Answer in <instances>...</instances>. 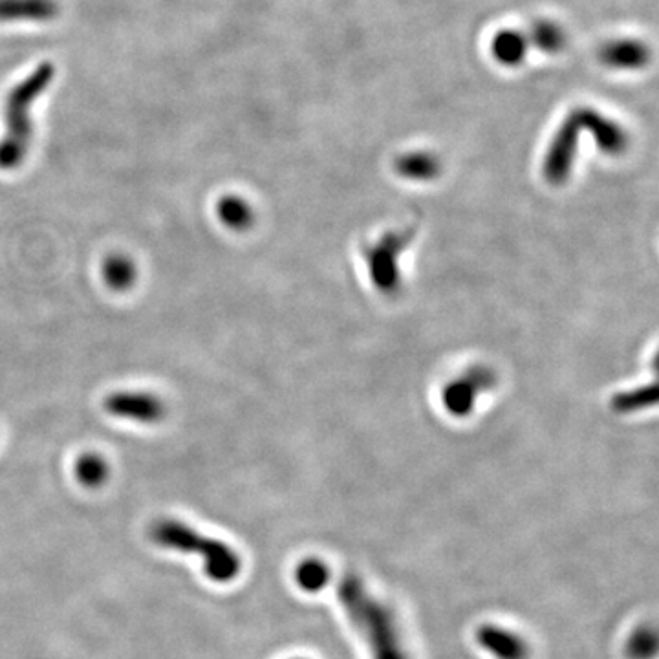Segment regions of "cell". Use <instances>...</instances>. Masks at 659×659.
Segmentation results:
<instances>
[{
	"mask_svg": "<svg viewBox=\"0 0 659 659\" xmlns=\"http://www.w3.org/2000/svg\"><path fill=\"white\" fill-rule=\"evenodd\" d=\"M339 603L367 641L372 659H409L396 616L389 606L368 592L365 583L348 573L337 586Z\"/></svg>",
	"mask_w": 659,
	"mask_h": 659,
	"instance_id": "6da1fadb",
	"label": "cell"
},
{
	"mask_svg": "<svg viewBox=\"0 0 659 659\" xmlns=\"http://www.w3.org/2000/svg\"><path fill=\"white\" fill-rule=\"evenodd\" d=\"M54 77V63L44 61L33 68L30 76L24 77L21 83L11 88L4 107L6 134L0 140L2 171L17 169L26 160L33 140V105L50 88Z\"/></svg>",
	"mask_w": 659,
	"mask_h": 659,
	"instance_id": "7a4b0ae2",
	"label": "cell"
},
{
	"mask_svg": "<svg viewBox=\"0 0 659 659\" xmlns=\"http://www.w3.org/2000/svg\"><path fill=\"white\" fill-rule=\"evenodd\" d=\"M152 539L167 550L196 553L204 561L207 577L217 583L237 579L242 561L226 542L206 537L180 520H160L152 526Z\"/></svg>",
	"mask_w": 659,
	"mask_h": 659,
	"instance_id": "3957f363",
	"label": "cell"
},
{
	"mask_svg": "<svg viewBox=\"0 0 659 659\" xmlns=\"http://www.w3.org/2000/svg\"><path fill=\"white\" fill-rule=\"evenodd\" d=\"M105 409L121 420L156 423L165 416V403L151 392H114L105 401Z\"/></svg>",
	"mask_w": 659,
	"mask_h": 659,
	"instance_id": "277c9868",
	"label": "cell"
},
{
	"mask_svg": "<svg viewBox=\"0 0 659 659\" xmlns=\"http://www.w3.org/2000/svg\"><path fill=\"white\" fill-rule=\"evenodd\" d=\"M476 641L497 659H530V645L519 634L498 625H482L476 630Z\"/></svg>",
	"mask_w": 659,
	"mask_h": 659,
	"instance_id": "5b68a950",
	"label": "cell"
},
{
	"mask_svg": "<svg viewBox=\"0 0 659 659\" xmlns=\"http://www.w3.org/2000/svg\"><path fill=\"white\" fill-rule=\"evenodd\" d=\"M59 13L57 0H0V22H50Z\"/></svg>",
	"mask_w": 659,
	"mask_h": 659,
	"instance_id": "8992f818",
	"label": "cell"
},
{
	"mask_svg": "<svg viewBox=\"0 0 659 659\" xmlns=\"http://www.w3.org/2000/svg\"><path fill=\"white\" fill-rule=\"evenodd\" d=\"M649 55V48L636 39H619L606 43L599 52V59L608 68L638 70L647 65Z\"/></svg>",
	"mask_w": 659,
	"mask_h": 659,
	"instance_id": "52a82bcc",
	"label": "cell"
},
{
	"mask_svg": "<svg viewBox=\"0 0 659 659\" xmlns=\"http://www.w3.org/2000/svg\"><path fill=\"white\" fill-rule=\"evenodd\" d=\"M530 50L526 33L504 30L493 37L491 54L500 65L519 66Z\"/></svg>",
	"mask_w": 659,
	"mask_h": 659,
	"instance_id": "ba28073f",
	"label": "cell"
},
{
	"mask_svg": "<svg viewBox=\"0 0 659 659\" xmlns=\"http://www.w3.org/2000/svg\"><path fill=\"white\" fill-rule=\"evenodd\" d=\"M528 43L535 46L537 50L548 52V54H555L564 48L566 44V33L562 30L561 26L553 24V22L541 21L533 24L530 33L526 35Z\"/></svg>",
	"mask_w": 659,
	"mask_h": 659,
	"instance_id": "9c48e42d",
	"label": "cell"
},
{
	"mask_svg": "<svg viewBox=\"0 0 659 659\" xmlns=\"http://www.w3.org/2000/svg\"><path fill=\"white\" fill-rule=\"evenodd\" d=\"M103 275L110 288L123 292L136 282V264L125 255H112L105 260Z\"/></svg>",
	"mask_w": 659,
	"mask_h": 659,
	"instance_id": "30bf717a",
	"label": "cell"
},
{
	"mask_svg": "<svg viewBox=\"0 0 659 659\" xmlns=\"http://www.w3.org/2000/svg\"><path fill=\"white\" fill-rule=\"evenodd\" d=\"M295 579L304 592L315 594V592L323 590L330 581V570L325 562L319 561V559H306L297 566Z\"/></svg>",
	"mask_w": 659,
	"mask_h": 659,
	"instance_id": "8fae6325",
	"label": "cell"
},
{
	"mask_svg": "<svg viewBox=\"0 0 659 659\" xmlns=\"http://www.w3.org/2000/svg\"><path fill=\"white\" fill-rule=\"evenodd\" d=\"M76 475L83 486H103L107 482V478H109V464L99 454H85V456H81L77 460Z\"/></svg>",
	"mask_w": 659,
	"mask_h": 659,
	"instance_id": "7c38bea8",
	"label": "cell"
},
{
	"mask_svg": "<svg viewBox=\"0 0 659 659\" xmlns=\"http://www.w3.org/2000/svg\"><path fill=\"white\" fill-rule=\"evenodd\" d=\"M218 217L226 224V226L233 227V229H244L251 224V209L244 200H240L237 196H226L218 202Z\"/></svg>",
	"mask_w": 659,
	"mask_h": 659,
	"instance_id": "4fadbf2b",
	"label": "cell"
},
{
	"mask_svg": "<svg viewBox=\"0 0 659 659\" xmlns=\"http://www.w3.org/2000/svg\"><path fill=\"white\" fill-rule=\"evenodd\" d=\"M658 652V636L654 628H638L627 643V656L630 659H652Z\"/></svg>",
	"mask_w": 659,
	"mask_h": 659,
	"instance_id": "5bb4252c",
	"label": "cell"
}]
</instances>
